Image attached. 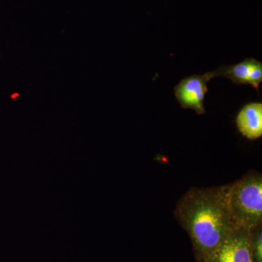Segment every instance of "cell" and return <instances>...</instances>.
I'll list each match as a JSON object with an SVG mask.
<instances>
[{"mask_svg": "<svg viewBox=\"0 0 262 262\" xmlns=\"http://www.w3.org/2000/svg\"><path fill=\"white\" fill-rule=\"evenodd\" d=\"M229 184L194 188L184 194L175 215L192 242L196 262H205L235 228L228 203Z\"/></svg>", "mask_w": 262, "mask_h": 262, "instance_id": "obj_1", "label": "cell"}, {"mask_svg": "<svg viewBox=\"0 0 262 262\" xmlns=\"http://www.w3.org/2000/svg\"><path fill=\"white\" fill-rule=\"evenodd\" d=\"M228 203L236 227L253 231L262 224V177L251 172L229 184Z\"/></svg>", "mask_w": 262, "mask_h": 262, "instance_id": "obj_2", "label": "cell"}, {"mask_svg": "<svg viewBox=\"0 0 262 262\" xmlns=\"http://www.w3.org/2000/svg\"><path fill=\"white\" fill-rule=\"evenodd\" d=\"M205 262H253L251 232L241 227H235Z\"/></svg>", "mask_w": 262, "mask_h": 262, "instance_id": "obj_3", "label": "cell"}, {"mask_svg": "<svg viewBox=\"0 0 262 262\" xmlns=\"http://www.w3.org/2000/svg\"><path fill=\"white\" fill-rule=\"evenodd\" d=\"M214 77L213 71L203 75H192L182 79L174 88V94L181 106L194 110L198 115L206 113L203 101L208 91L207 83Z\"/></svg>", "mask_w": 262, "mask_h": 262, "instance_id": "obj_4", "label": "cell"}, {"mask_svg": "<svg viewBox=\"0 0 262 262\" xmlns=\"http://www.w3.org/2000/svg\"><path fill=\"white\" fill-rule=\"evenodd\" d=\"M236 125L243 136L251 141L262 136V103L251 102L241 108L237 117Z\"/></svg>", "mask_w": 262, "mask_h": 262, "instance_id": "obj_5", "label": "cell"}, {"mask_svg": "<svg viewBox=\"0 0 262 262\" xmlns=\"http://www.w3.org/2000/svg\"><path fill=\"white\" fill-rule=\"evenodd\" d=\"M257 61L254 58H248L237 64L221 66L214 71L215 77H226L236 84H248L250 75Z\"/></svg>", "mask_w": 262, "mask_h": 262, "instance_id": "obj_6", "label": "cell"}, {"mask_svg": "<svg viewBox=\"0 0 262 262\" xmlns=\"http://www.w3.org/2000/svg\"><path fill=\"white\" fill-rule=\"evenodd\" d=\"M251 256L253 262H262V227L251 232Z\"/></svg>", "mask_w": 262, "mask_h": 262, "instance_id": "obj_7", "label": "cell"}, {"mask_svg": "<svg viewBox=\"0 0 262 262\" xmlns=\"http://www.w3.org/2000/svg\"><path fill=\"white\" fill-rule=\"evenodd\" d=\"M262 82V63L261 61H257L256 64L253 67L252 72L249 77V84H251L255 89L259 92L258 86Z\"/></svg>", "mask_w": 262, "mask_h": 262, "instance_id": "obj_8", "label": "cell"}]
</instances>
